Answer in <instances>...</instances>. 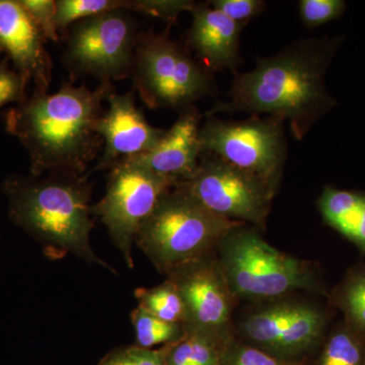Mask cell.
<instances>
[{"instance_id":"obj_8","label":"cell","mask_w":365,"mask_h":365,"mask_svg":"<svg viewBox=\"0 0 365 365\" xmlns=\"http://www.w3.org/2000/svg\"><path fill=\"white\" fill-rule=\"evenodd\" d=\"M199 138L202 155H215L275 191L287 160L284 122L272 117L244 121L206 117Z\"/></svg>"},{"instance_id":"obj_15","label":"cell","mask_w":365,"mask_h":365,"mask_svg":"<svg viewBox=\"0 0 365 365\" xmlns=\"http://www.w3.org/2000/svg\"><path fill=\"white\" fill-rule=\"evenodd\" d=\"M202 117L194 106L182 110L155 148L130 160L177 184L188 180L195 174L202 158L199 138Z\"/></svg>"},{"instance_id":"obj_21","label":"cell","mask_w":365,"mask_h":365,"mask_svg":"<svg viewBox=\"0 0 365 365\" xmlns=\"http://www.w3.org/2000/svg\"><path fill=\"white\" fill-rule=\"evenodd\" d=\"M55 24L59 33L83 19L112 11H134L135 0H57Z\"/></svg>"},{"instance_id":"obj_30","label":"cell","mask_w":365,"mask_h":365,"mask_svg":"<svg viewBox=\"0 0 365 365\" xmlns=\"http://www.w3.org/2000/svg\"><path fill=\"white\" fill-rule=\"evenodd\" d=\"M225 365H285L268 353L253 347H239L232 352Z\"/></svg>"},{"instance_id":"obj_11","label":"cell","mask_w":365,"mask_h":365,"mask_svg":"<svg viewBox=\"0 0 365 365\" xmlns=\"http://www.w3.org/2000/svg\"><path fill=\"white\" fill-rule=\"evenodd\" d=\"M186 307V333L220 338L230 318V292L220 264L209 256L168 274Z\"/></svg>"},{"instance_id":"obj_6","label":"cell","mask_w":365,"mask_h":365,"mask_svg":"<svg viewBox=\"0 0 365 365\" xmlns=\"http://www.w3.org/2000/svg\"><path fill=\"white\" fill-rule=\"evenodd\" d=\"M218 246L220 263L230 292L248 299H269L309 285L302 262L280 253L252 230L235 227Z\"/></svg>"},{"instance_id":"obj_24","label":"cell","mask_w":365,"mask_h":365,"mask_svg":"<svg viewBox=\"0 0 365 365\" xmlns=\"http://www.w3.org/2000/svg\"><path fill=\"white\" fill-rule=\"evenodd\" d=\"M299 16L307 28H314L337 20L344 13L343 0H300Z\"/></svg>"},{"instance_id":"obj_13","label":"cell","mask_w":365,"mask_h":365,"mask_svg":"<svg viewBox=\"0 0 365 365\" xmlns=\"http://www.w3.org/2000/svg\"><path fill=\"white\" fill-rule=\"evenodd\" d=\"M325 319L318 309L300 304H283L251 314L242 331L257 344L281 355L304 351L318 341Z\"/></svg>"},{"instance_id":"obj_10","label":"cell","mask_w":365,"mask_h":365,"mask_svg":"<svg viewBox=\"0 0 365 365\" xmlns=\"http://www.w3.org/2000/svg\"><path fill=\"white\" fill-rule=\"evenodd\" d=\"M175 188L216 215L258 225L265 222L274 194L258 178L211 155H203L195 174Z\"/></svg>"},{"instance_id":"obj_20","label":"cell","mask_w":365,"mask_h":365,"mask_svg":"<svg viewBox=\"0 0 365 365\" xmlns=\"http://www.w3.org/2000/svg\"><path fill=\"white\" fill-rule=\"evenodd\" d=\"M130 319L135 332L136 346L144 349L172 344L186 335V329L182 324L163 321L139 307L131 312Z\"/></svg>"},{"instance_id":"obj_19","label":"cell","mask_w":365,"mask_h":365,"mask_svg":"<svg viewBox=\"0 0 365 365\" xmlns=\"http://www.w3.org/2000/svg\"><path fill=\"white\" fill-rule=\"evenodd\" d=\"M137 307L155 318L169 323L182 324L187 319L186 307L176 287L169 279L151 288H136Z\"/></svg>"},{"instance_id":"obj_17","label":"cell","mask_w":365,"mask_h":365,"mask_svg":"<svg viewBox=\"0 0 365 365\" xmlns=\"http://www.w3.org/2000/svg\"><path fill=\"white\" fill-rule=\"evenodd\" d=\"M364 197L355 192L328 187L319 198V210L331 227L350 240L359 220Z\"/></svg>"},{"instance_id":"obj_27","label":"cell","mask_w":365,"mask_h":365,"mask_svg":"<svg viewBox=\"0 0 365 365\" xmlns=\"http://www.w3.org/2000/svg\"><path fill=\"white\" fill-rule=\"evenodd\" d=\"M196 4L190 0H136L135 11L172 24L184 11H192Z\"/></svg>"},{"instance_id":"obj_18","label":"cell","mask_w":365,"mask_h":365,"mask_svg":"<svg viewBox=\"0 0 365 365\" xmlns=\"http://www.w3.org/2000/svg\"><path fill=\"white\" fill-rule=\"evenodd\" d=\"M162 350L165 365H222L217 339L201 334L186 333Z\"/></svg>"},{"instance_id":"obj_5","label":"cell","mask_w":365,"mask_h":365,"mask_svg":"<svg viewBox=\"0 0 365 365\" xmlns=\"http://www.w3.org/2000/svg\"><path fill=\"white\" fill-rule=\"evenodd\" d=\"M134 88L150 109L182 110L213 91L211 72L167 34H143L134 51Z\"/></svg>"},{"instance_id":"obj_14","label":"cell","mask_w":365,"mask_h":365,"mask_svg":"<svg viewBox=\"0 0 365 365\" xmlns=\"http://www.w3.org/2000/svg\"><path fill=\"white\" fill-rule=\"evenodd\" d=\"M45 41L19 0H0V46L36 93H48L51 85L52 59Z\"/></svg>"},{"instance_id":"obj_12","label":"cell","mask_w":365,"mask_h":365,"mask_svg":"<svg viewBox=\"0 0 365 365\" xmlns=\"http://www.w3.org/2000/svg\"><path fill=\"white\" fill-rule=\"evenodd\" d=\"M107 102L109 107L96 126L104 148L91 173L111 170L122 160L148 153L165 133L148 123L143 113L136 107L133 91L123 95L113 91Z\"/></svg>"},{"instance_id":"obj_3","label":"cell","mask_w":365,"mask_h":365,"mask_svg":"<svg viewBox=\"0 0 365 365\" xmlns=\"http://www.w3.org/2000/svg\"><path fill=\"white\" fill-rule=\"evenodd\" d=\"M47 178L13 175L2 184L11 222L36 240L48 258L71 254L117 274L91 245V186L88 177L51 172Z\"/></svg>"},{"instance_id":"obj_9","label":"cell","mask_w":365,"mask_h":365,"mask_svg":"<svg viewBox=\"0 0 365 365\" xmlns=\"http://www.w3.org/2000/svg\"><path fill=\"white\" fill-rule=\"evenodd\" d=\"M176 185L174 180L160 176L130 158L110 170L105 196L91 210L107 228L127 267L134 268L132 249L139 230L160 198Z\"/></svg>"},{"instance_id":"obj_22","label":"cell","mask_w":365,"mask_h":365,"mask_svg":"<svg viewBox=\"0 0 365 365\" xmlns=\"http://www.w3.org/2000/svg\"><path fill=\"white\" fill-rule=\"evenodd\" d=\"M364 335L345 324L327 342L319 365H362L365 359Z\"/></svg>"},{"instance_id":"obj_32","label":"cell","mask_w":365,"mask_h":365,"mask_svg":"<svg viewBox=\"0 0 365 365\" xmlns=\"http://www.w3.org/2000/svg\"><path fill=\"white\" fill-rule=\"evenodd\" d=\"M2 52H4V49H2L1 46H0V54H1Z\"/></svg>"},{"instance_id":"obj_1","label":"cell","mask_w":365,"mask_h":365,"mask_svg":"<svg viewBox=\"0 0 365 365\" xmlns=\"http://www.w3.org/2000/svg\"><path fill=\"white\" fill-rule=\"evenodd\" d=\"M339 39L295 41L272 56L257 58L252 71L237 74L228 100L215 103L205 117L249 113L288 122L297 140H304L335 101L325 76Z\"/></svg>"},{"instance_id":"obj_4","label":"cell","mask_w":365,"mask_h":365,"mask_svg":"<svg viewBox=\"0 0 365 365\" xmlns=\"http://www.w3.org/2000/svg\"><path fill=\"white\" fill-rule=\"evenodd\" d=\"M242 222L215 215L186 192L170 190L136 235L135 245L160 273L209 256Z\"/></svg>"},{"instance_id":"obj_33","label":"cell","mask_w":365,"mask_h":365,"mask_svg":"<svg viewBox=\"0 0 365 365\" xmlns=\"http://www.w3.org/2000/svg\"><path fill=\"white\" fill-rule=\"evenodd\" d=\"M362 365H365V359H364V364H362Z\"/></svg>"},{"instance_id":"obj_28","label":"cell","mask_w":365,"mask_h":365,"mask_svg":"<svg viewBox=\"0 0 365 365\" xmlns=\"http://www.w3.org/2000/svg\"><path fill=\"white\" fill-rule=\"evenodd\" d=\"M216 11L227 16L235 23L246 26L266 9V2L262 0H213L209 2Z\"/></svg>"},{"instance_id":"obj_7","label":"cell","mask_w":365,"mask_h":365,"mask_svg":"<svg viewBox=\"0 0 365 365\" xmlns=\"http://www.w3.org/2000/svg\"><path fill=\"white\" fill-rule=\"evenodd\" d=\"M136 28L130 11L122 9L72 24L62 58L71 78L88 76L112 83L131 76Z\"/></svg>"},{"instance_id":"obj_29","label":"cell","mask_w":365,"mask_h":365,"mask_svg":"<svg viewBox=\"0 0 365 365\" xmlns=\"http://www.w3.org/2000/svg\"><path fill=\"white\" fill-rule=\"evenodd\" d=\"M28 83L16 71L9 68V58L0 62V109L11 103H21L25 100Z\"/></svg>"},{"instance_id":"obj_25","label":"cell","mask_w":365,"mask_h":365,"mask_svg":"<svg viewBox=\"0 0 365 365\" xmlns=\"http://www.w3.org/2000/svg\"><path fill=\"white\" fill-rule=\"evenodd\" d=\"M26 13L39 28L46 40L59 42L60 35L55 18L57 6L54 0H19Z\"/></svg>"},{"instance_id":"obj_26","label":"cell","mask_w":365,"mask_h":365,"mask_svg":"<svg viewBox=\"0 0 365 365\" xmlns=\"http://www.w3.org/2000/svg\"><path fill=\"white\" fill-rule=\"evenodd\" d=\"M98 365H165V357L162 349H144L134 345L115 350Z\"/></svg>"},{"instance_id":"obj_23","label":"cell","mask_w":365,"mask_h":365,"mask_svg":"<svg viewBox=\"0 0 365 365\" xmlns=\"http://www.w3.org/2000/svg\"><path fill=\"white\" fill-rule=\"evenodd\" d=\"M338 304L346 324L365 336V268L354 271L338 289Z\"/></svg>"},{"instance_id":"obj_16","label":"cell","mask_w":365,"mask_h":365,"mask_svg":"<svg viewBox=\"0 0 365 365\" xmlns=\"http://www.w3.org/2000/svg\"><path fill=\"white\" fill-rule=\"evenodd\" d=\"M187 46L208 71H235L242 60L240 38L245 26L228 19L210 4H196Z\"/></svg>"},{"instance_id":"obj_31","label":"cell","mask_w":365,"mask_h":365,"mask_svg":"<svg viewBox=\"0 0 365 365\" xmlns=\"http://www.w3.org/2000/svg\"><path fill=\"white\" fill-rule=\"evenodd\" d=\"M350 241L356 244L362 251H365V195L360 208L359 220L355 225Z\"/></svg>"},{"instance_id":"obj_2","label":"cell","mask_w":365,"mask_h":365,"mask_svg":"<svg viewBox=\"0 0 365 365\" xmlns=\"http://www.w3.org/2000/svg\"><path fill=\"white\" fill-rule=\"evenodd\" d=\"M112 83L95 90L64 83L54 93H36L4 112L6 130L26 150L31 176L67 172L86 176L100 155L103 140L96 126Z\"/></svg>"}]
</instances>
